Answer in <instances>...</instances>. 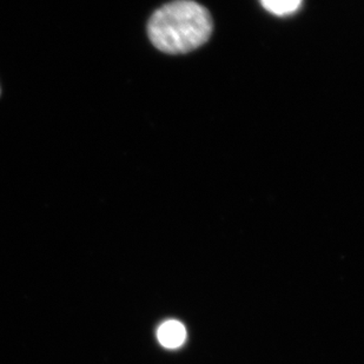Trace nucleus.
Returning a JSON list of instances; mask_svg holds the SVG:
<instances>
[{
  "mask_svg": "<svg viewBox=\"0 0 364 364\" xmlns=\"http://www.w3.org/2000/svg\"><path fill=\"white\" fill-rule=\"evenodd\" d=\"M265 10L276 16H288L299 10L302 0H261Z\"/></svg>",
  "mask_w": 364,
  "mask_h": 364,
  "instance_id": "nucleus-3",
  "label": "nucleus"
},
{
  "mask_svg": "<svg viewBox=\"0 0 364 364\" xmlns=\"http://www.w3.org/2000/svg\"><path fill=\"white\" fill-rule=\"evenodd\" d=\"M0 93H1V90H0Z\"/></svg>",
  "mask_w": 364,
  "mask_h": 364,
  "instance_id": "nucleus-4",
  "label": "nucleus"
},
{
  "mask_svg": "<svg viewBox=\"0 0 364 364\" xmlns=\"http://www.w3.org/2000/svg\"><path fill=\"white\" fill-rule=\"evenodd\" d=\"M157 338L163 347L175 349L186 342V330L178 321H166L157 330Z\"/></svg>",
  "mask_w": 364,
  "mask_h": 364,
  "instance_id": "nucleus-2",
  "label": "nucleus"
},
{
  "mask_svg": "<svg viewBox=\"0 0 364 364\" xmlns=\"http://www.w3.org/2000/svg\"><path fill=\"white\" fill-rule=\"evenodd\" d=\"M205 7L193 0H175L152 14L148 32L155 48L165 53H186L200 48L213 33Z\"/></svg>",
  "mask_w": 364,
  "mask_h": 364,
  "instance_id": "nucleus-1",
  "label": "nucleus"
}]
</instances>
